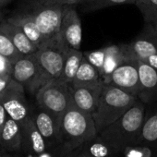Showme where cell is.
Returning <instances> with one entry per match:
<instances>
[{"label":"cell","instance_id":"4","mask_svg":"<svg viewBox=\"0 0 157 157\" xmlns=\"http://www.w3.org/2000/svg\"><path fill=\"white\" fill-rule=\"evenodd\" d=\"M38 106L53 114L59 122L74 102L70 84L61 78H53L42 86L35 94Z\"/></svg>","mask_w":157,"mask_h":157},{"label":"cell","instance_id":"40","mask_svg":"<svg viewBox=\"0 0 157 157\" xmlns=\"http://www.w3.org/2000/svg\"><path fill=\"white\" fill-rule=\"evenodd\" d=\"M156 153H157V152H156Z\"/></svg>","mask_w":157,"mask_h":157},{"label":"cell","instance_id":"30","mask_svg":"<svg viewBox=\"0 0 157 157\" xmlns=\"http://www.w3.org/2000/svg\"><path fill=\"white\" fill-rule=\"evenodd\" d=\"M13 64L5 56L0 55V75H12Z\"/></svg>","mask_w":157,"mask_h":157},{"label":"cell","instance_id":"5","mask_svg":"<svg viewBox=\"0 0 157 157\" xmlns=\"http://www.w3.org/2000/svg\"><path fill=\"white\" fill-rule=\"evenodd\" d=\"M62 12L63 7L44 6L33 2L31 10L28 13L32 16L43 35L44 46L59 41Z\"/></svg>","mask_w":157,"mask_h":157},{"label":"cell","instance_id":"38","mask_svg":"<svg viewBox=\"0 0 157 157\" xmlns=\"http://www.w3.org/2000/svg\"><path fill=\"white\" fill-rule=\"evenodd\" d=\"M0 157H11V156L6 153H0Z\"/></svg>","mask_w":157,"mask_h":157},{"label":"cell","instance_id":"21","mask_svg":"<svg viewBox=\"0 0 157 157\" xmlns=\"http://www.w3.org/2000/svg\"><path fill=\"white\" fill-rule=\"evenodd\" d=\"M82 58H83V52L71 47H67L65 52L63 69L59 78L67 82L68 84H71L77 74L78 67L81 66Z\"/></svg>","mask_w":157,"mask_h":157},{"label":"cell","instance_id":"31","mask_svg":"<svg viewBox=\"0 0 157 157\" xmlns=\"http://www.w3.org/2000/svg\"><path fill=\"white\" fill-rule=\"evenodd\" d=\"M12 78V75H0V94L7 88Z\"/></svg>","mask_w":157,"mask_h":157},{"label":"cell","instance_id":"33","mask_svg":"<svg viewBox=\"0 0 157 157\" xmlns=\"http://www.w3.org/2000/svg\"><path fill=\"white\" fill-rule=\"evenodd\" d=\"M143 62H146L147 64H149L150 66H151L152 67H154L155 69H157V54L151 56L150 57H148Z\"/></svg>","mask_w":157,"mask_h":157},{"label":"cell","instance_id":"29","mask_svg":"<svg viewBox=\"0 0 157 157\" xmlns=\"http://www.w3.org/2000/svg\"><path fill=\"white\" fill-rule=\"evenodd\" d=\"M78 0H33V2L44 6H59L64 7L67 5H76Z\"/></svg>","mask_w":157,"mask_h":157},{"label":"cell","instance_id":"26","mask_svg":"<svg viewBox=\"0 0 157 157\" xmlns=\"http://www.w3.org/2000/svg\"><path fill=\"white\" fill-rule=\"evenodd\" d=\"M83 56L91 65H93L97 69L100 76L102 77L104 71V66L105 62V47L96 50H92V51H85L83 52Z\"/></svg>","mask_w":157,"mask_h":157},{"label":"cell","instance_id":"2","mask_svg":"<svg viewBox=\"0 0 157 157\" xmlns=\"http://www.w3.org/2000/svg\"><path fill=\"white\" fill-rule=\"evenodd\" d=\"M97 134L93 115L82 111L73 102L60 121V140L64 149L71 152Z\"/></svg>","mask_w":157,"mask_h":157},{"label":"cell","instance_id":"28","mask_svg":"<svg viewBox=\"0 0 157 157\" xmlns=\"http://www.w3.org/2000/svg\"><path fill=\"white\" fill-rule=\"evenodd\" d=\"M122 153L124 157H153V151L142 145H130L126 147Z\"/></svg>","mask_w":157,"mask_h":157},{"label":"cell","instance_id":"15","mask_svg":"<svg viewBox=\"0 0 157 157\" xmlns=\"http://www.w3.org/2000/svg\"><path fill=\"white\" fill-rule=\"evenodd\" d=\"M138 69L140 78L139 100L144 104H149L157 100V69L138 60Z\"/></svg>","mask_w":157,"mask_h":157},{"label":"cell","instance_id":"11","mask_svg":"<svg viewBox=\"0 0 157 157\" xmlns=\"http://www.w3.org/2000/svg\"><path fill=\"white\" fill-rule=\"evenodd\" d=\"M31 116L48 148L54 149L62 146L60 140V122L53 114L37 106L33 112H31Z\"/></svg>","mask_w":157,"mask_h":157},{"label":"cell","instance_id":"18","mask_svg":"<svg viewBox=\"0 0 157 157\" xmlns=\"http://www.w3.org/2000/svg\"><path fill=\"white\" fill-rule=\"evenodd\" d=\"M105 62L102 75L103 81L109 75H111L120 65L131 58L128 56L127 44H110L105 46Z\"/></svg>","mask_w":157,"mask_h":157},{"label":"cell","instance_id":"36","mask_svg":"<svg viewBox=\"0 0 157 157\" xmlns=\"http://www.w3.org/2000/svg\"><path fill=\"white\" fill-rule=\"evenodd\" d=\"M90 1H93V0H78V4H85V3H88Z\"/></svg>","mask_w":157,"mask_h":157},{"label":"cell","instance_id":"9","mask_svg":"<svg viewBox=\"0 0 157 157\" xmlns=\"http://www.w3.org/2000/svg\"><path fill=\"white\" fill-rule=\"evenodd\" d=\"M105 84L116 86L136 97L140 91L138 60L129 58L120 65L111 75L104 80Z\"/></svg>","mask_w":157,"mask_h":157},{"label":"cell","instance_id":"12","mask_svg":"<svg viewBox=\"0 0 157 157\" xmlns=\"http://www.w3.org/2000/svg\"><path fill=\"white\" fill-rule=\"evenodd\" d=\"M104 86V81L82 86H70L74 104L82 111L94 115L98 106Z\"/></svg>","mask_w":157,"mask_h":157},{"label":"cell","instance_id":"34","mask_svg":"<svg viewBox=\"0 0 157 157\" xmlns=\"http://www.w3.org/2000/svg\"><path fill=\"white\" fill-rule=\"evenodd\" d=\"M67 157H89V156L86 155L84 152H82L80 149H76L73 151L69 152Z\"/></svg>","mask_w":157,"mask_h":157},{"label":"cell","instance_id":"13","mask_svg":"<svg viewBox=\"0 0 157 157\" xmlns=\"http://www.w3.org/2000/svg\"><path fill=\"white\" fill-rule=\"evenodd\" d=\"M128 56L136 60L145 61L157 54V39L152 24L146 23L143 32L131 43L127 44Z\"/></svg>","mask_w":157,"mask_h":157},{"label":"cell","instance_id":"23","mask_svg":"<svg viewBox=\"0 0 157 157\" xmlns=\"http://www.w3.org/2000/svg\"><path fill=\"white\" fill-rule=\"evenodd\" d=\"M102 81H103V78L100 76L97 69L93 65H91L83 56L81 66L78 67L77 74L74 78L73 82H71L70 86L72 87L82 86V85H86V84L96 83Z\"/></svg>","mask_w":157,"mask_h":157},{"label":"cell","instance_id":"27","mask_svg":"<svg viewBox=\"0 0 157 157\" xmlns=\"http://www.w3.org/2000/svg\"><path fill=\"white\" fill-rule=\"evenodd\" d=\"M136 0H93L84 4L85 11H96L116 5L122 4H135Z\"/></svg>","mask_w":157,"mask_h":157},{"label":"cell","instance_id":"25","mask_svg":"<svg viewBox=\"0 0 157 157\" xmlns=\"http://www.w3.org/2000/svg\"><path fill=\"white\" fill-rule=\"evenodd\" d=\"M135 5L146 23H157V0H136Z\"/></svg>","mask_w":157,"mask_h":157},{"label":"cell","instance_id":"17","mask_svg":"<svg viewBox=\"0 0 157 157\" xmlns=\"http://www.w3.org/2000/svg\"><path fill=\"white\" fill-rule=\"evenodd\" d=\"M0 31L3 32L14 44L16 48L25 56L37 52L38 47L28 38L17 25L10 22L8 20L0 24Z\"/></svg>","mask_w":157,"mask_h":157},{"label":"cell","instance_id":"19","mask_svg":"<svg viewBox=\"0 0 157 157\" xmlns=\"http://www.w3.org/2000/svg\"><path fill=\"white\" fill-rule=\"evenodd\" d=\"M78 149H80L89 157H117L120 153L99 133Z\"/></svg>","mask_w":157,"mask_h":157},{"label":"cell","instance_id":"24","mask_svg":"<svg viewBox=\"0 0 157 157\" xmlns=\"http://www.w3.org/2000/svg\"><path fill=\"white\" fill-rule=\"evenodd\" d=\"M0 55L8 58L13 65L24 56L16 48L12 41L1 31H0Z\"/></svg>","mask_w":157,"mask_h":157},{"label":"cell","instance_id":"7","mask_svg":"<svg viewBox=\"0 0 157 157\" xmlns=\"http://www.w3.org/2000/svg\"><path fill=\"white\" fill-rule=\"evenodd\" d=\"M0 101L9 117L21 125L31 116V110L25 97V89L13 78L7 88L0 94Z\"/></svg>","mask_w":157,"mask_h":157},{"label":"cell","instance_id":"39","mask_svg":"<svg viewBox=\"0 0 157 157\" xmlns=\"http://www.w3.org/2000/svg\"><path fill=\"white\" fill-rule=\"evenodd\" d=\"M153 157H157V153H155V154H154V156H153Z\"/></svg>","mask_w":157,"mask_h":157},{"label":"cell","instance_id":"3","mask_svg":"<svg viewBox=\"0 0 157 157\" xmlns=\"http://www.w3.org/2000/svg\"><path fill=\"white\" fill-rule=\"evenodd\" d=\"M138 99L116 86L105 84L98 106L93 115L98 133L123 116Z\"/></svg>","mask_w":157,"mask_h":157},{"label":"cell","instance_id":"16","mask_svg":"<svg viewBox=\"0 0 157 157\" xmlns=\"http://www.w3.org/2000/svg\"><path fill=\"white\" fill-rule=\"evenodd\" d=\"M0 146L9 151H22L21 125L10 117L0 130Z\"/></svg>","mask_w":157,"mask_h":157},{"label":"cell","instance_id":"22","mask_svg":"<svg viewBox=\"0 0 157 157\" xmlns=\"http://www.w3.org/2000/svg\"><path fill=\"white\" fill-rule=\"evenodd\" d=\"M136 145L150 147L153 151V156L157 152V113L144 119Z\"/></svg>","mask_w":157,"mask_h":157},{"label":"cell","instance_id":"6","mask_svg":"<svg viewBox=\"0 0 157 157\" xmlns=\"http://www.w3.org/2000/svg\"><path fill=\"white\" fill-rule=\"evenodd\" d=\"M12 77L24 87L25 91L33 94H36L38 90L49 82L34 54L23 56L13 65Z\"/></svg>","mask_w":157,"mask_h":157},{"label":"cell","instance_id":"20","mask_svg":"<svg viewBox=\"0 0 157 157\" xmlns=\"http://www.w3.org/2000/svg\"><path fill=\"white\" fill-rule=\"evenodd\" d=\"M8 21L22 30V32L28 36V38L39 48L44 46V38L40 33L37 25L35 24L32 16L27 13H21L10 17Z\"/></svg>","mask_w":157,"mask_h":157},{"label":"cell","instance_id":"14","mask_svg":"<svg viewBox=\"0 0 157 157\" xmlns=\"http://www.w3.org/2000/svg\"><path fill=\"white\" fill-rule=\"evenodd\" d=\"M22 151L29 156H38L50 150L38 130L33 118L30 116L22 124Z\"/></svg>","mask_w":157,"mask_h":157},{"label":"cell","instance_id":"35","mask_svg":"<svg viewBox=\"0 0 157 157\" xmlns=\"http://www.w3.org/2000/svg\"><path fill=\"white\" fill-rule=\"evenodd\" d=\"M12 0H0V9L7 6L8 4H10Z\"/></svg>","mask_w":157,"mask_h":157},{"label":"cell","instance_id":"37","mask_svg":"<svg viewBox=\"0 0 157 157\" xmlns=\"http://www.w3.org/2000/svg\"><path fill=\"white\" fill-rule=\"evenodd\" d=\"M152 25H153L154 32H155V35H156V39H157V23H155V24H152Z\"/></svg>","mask_w":157,"mask_h":157},{"label":"cell","instance_id":"8","mask_svg":"<svg viewBox=\"0 0 157 157\" xmlns=\"http://www.w3.org/2000/svg\"><path fill=\"white\" fill-rule=\"evenodd\" d=\"M68 46L60 40L41 47L34 53L36 59L48 81L61 76L66 49Z\"/></svg>","mask_w":157,"mask_h":157},{"label":"cell","instance_id":"10","mask_svg":"<svg viewBox=\"0 0 157 157\" xmlns=\"http://www.w3.org/2000/svg\"><path fill=\"white\" fill-rule=\"evenodd\" d=\"M73 6L67 5L63 7L59 40L68 47L81 50L82 40V21Z\"/></svg>","mask_w":157,"mask_h":157},{"label":"cell","instance_id":"1","mask_svg":"<svg viewBox=\"0 0 157 157\" xmlns=\"http://www.w3.org/2000/svg\"><path fill=\"white\" fill-rule=\"evenodd\" d=\"M144 119V103L138 99L131 108L99 134L117 151L122 152L126 147L136 145Z\"/></svg>","mask_w":157,"mask_h":157},{"label":"cell","instance_id":"32","mask_svg":"<svg viewBox=\"0 0 157 157\" xmlns=\"http://www.w3.org/2000/svg\"><path fill=\"white\" fill-rule=\"evenodd\" d=\"M9 118V115L3 105V104L0 101V130L3 128V126L5 125L7 119Z\"/></svg>","mask_w":157,"mask_h":157}]
</instances>
